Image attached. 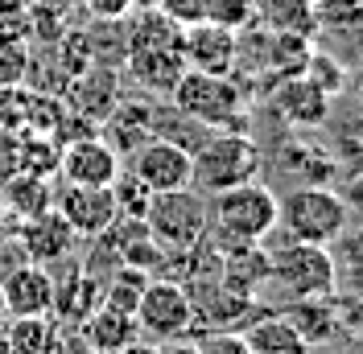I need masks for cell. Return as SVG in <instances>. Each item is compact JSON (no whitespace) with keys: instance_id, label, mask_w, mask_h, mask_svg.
<instances>
[{"instance_id":"f546056e","label":"cell","mask_w":363,"mask_h":354,"mask_svg":"<svg viewBox=\"0 0 363 354\" xmlns=\"http://www.w3.org/2000/svg\"><path fill=\"white\" fill-rule=\"evenodd\" d=\"M112 194H116V210H133L136 219L145 215V206H149V198H153V194H149V190H145L133 173H128V177H116V181H112Z\"/></svg>"},{"instance_id":"7a4b0ae2","label":"cell","mask_w":363,"mask_h":354,"mask_svg":"<svg viewBox=\"0 0 363 354\" xmlns=\"http://www.w3.org/2000/svg\"><path fill=\"white\" fill-rule=\"evenodd\" d=\"M277 227L285 239L326 247L347 227V206L326 185H294L285 198H277Z\"/></svg>"},{"instance_id":"1f68e13d","label":"cell","mask_w":363,"mask_h":354,"mask_svg":"<svg viewBox=\"0 0 363 354\" xmlns=\"http://www.w3.org/2000/svg\"><path fill=\"white\" fill-rule=\"evenodd\" d=\"M83 8L95 21H124L136 8V0H83Z\"/></svg>"},{"instance_id":"484cf974","label":"cell","mask_w":363,"mask_h":354,"mask_svg":"<svg viewBox=\"0 0 363 354\" xmlns=\"http://www.w3.org/2000/svg\"><path fill=\"white\" fill-rule=\"evenodd\" d=\"M145 285H149V272H145V268L124 264L112 280L104 285V305H108V309H120V313H133L136 317V301H140Z\"/></svg>"},{"instance_id":"3957f363","label":"cell","mask_w":363,"mask_h":354,"mask_svg":"<svg viewBox=\"0 0 363 354\" xmlns=\"http://www.w3.org/2000/svg\"><path fill=\"white\" fill-rule=\"evenodd\" d=\"M140 222L149 227V235L157 239V247H174V251H190L206 239V222H211V206L203 202V194L194 185L186 190H165L153 194Z\"/></svg>"},{"instance_id":"cb8c5ba5","label":"cell","mask_w":363,"mask_h":354,"mask_svg":"<svg viewBox=\"0 0 363 354\" xmlns=\"http://www.w3.org/2000/svg\"><path fill=\"white\" fill-rule=\"evenodd\" d=\"M161 45H178L182 50V25L169 21L161 8H149L128 25V54L133 50H161Z\"/></svg>"},{"instance_id":"4316f807","label":"cell","mask_w":363,"mask_h":354,"mask_svg":"<svg viewBox=\"0 0 363 354\" xmlns=\"http://www.w3.org/2000/svg\"><path fill=\"white\" fill-rule=\"evenodd\" d=\"M314 21L326 33H359L363 0H314Z\"/></svg>"},{"instance_id":"7c38bea8","label":"cell","mask_w":363,"mask_h":354,"mask_svg":"<svg viewBox=\"0 0 363 354\" xmlns=\"http://www.w3.org/2000/svg\"><path fill=\"white\" fill-rule=\"evenodd\" d=\"M13 239H17V247L25 251L29 264H54V260H67L79 235H74V227L54 206H45V210H38V215H29V219L17 222Z\"/></svg>"},{"instance_id":"ac0fdd59","label":"cell","mask_w":363,"mask_h":354,"mask_svg":"<svg viewBox=\"0 0 363 354\" xmlns=\"http://www.w3.org/2000/svg\"><path fill=\"white\" fill-rule=\"evenodd\" d=\"M99 305H104V285L95 276L74 272L70 285H58L54 280V309H50V317H58L62 326H83Z\"/></svg>"},{"instance_id":"9c48e42d","label":"cell","mask_w":363,"mask_h":354,"mask_svg":"<svg viewBox=\"0 0 363 354\" xmlns=\"http://www.w3.org/2000/svg\"><path fill=\"white\" fill-rule=\"evenodd\" d=\"M67 185H112L120 177V153L99 132L74 136L58 149V169Z\"/></svg>"},{"instance_id":"ab89813d","label":"cell","mask_w":363,"mask_h":354,"mask_svg":"<svg viewBox=\"0 0 363 354\" xmlns=\"http://www.w3.org/2000/svg\"><path fill=\"white\" fill-rule=\"evenodd\" d=\"M9 317V305H4V288H0V321Z\"/></svg>"},{"instance_id":"d6a6232c","label":"cell","mask_w":363,"mask_h":354,"mask_svg":"<svg viewBox=\"0 0 363 354\" xmlns=\"http://www.w3.org/2000/svg\"><path fill=\"white\" fill-rule=\"evenodd\" d=\"M157 8L178 25H194L203 21V0H157Z\"/></svg>"},{"instance_id":"7402d4cb","label":"cell","mask_w":363,"mask_h":354,"mask_svg":"<svg viewBox=\"0 0 363 354\" xmlns=\"http://www.w3.org/2000/svg\"><path fill=\"white\" fill-rule=\"evenodd\" d=\"M248 354H310V346L301 342V333L281 317V313H264L252 321V330L244 333Z\"/></svg>"},{"instance_id":"44dd1931","label":"cell","mask_w":363,"mask_h":354,"mask_svg":"<svg viewBox=\"0 0 363 354\" xmlns=\"http://www.w3.org/2000/svg\"><path fill=\"white\" fill-rule=\"evenodd\" d=\"M9 333V354H50L62 338V326L50 313H29V317H4Z\"/></svg>"},{"instance_id":"52a82bcc","label":"cell","mask_w":363,"mask_h":354,"mask_svg":"<svg viewBox=\"0 0 363 354\" xmlns=\"http://www.w3.org/2000/svg\"><path fill=\"white\" fill-rule=\"evenodd\" d=\"M136 326L153 342H174L194 330V305L190 292L174 276H149V285L136 301Z\"/></svg>"},{"instance_id":"f1b7e54d","label":"cell","mask_w":363,"mask_h":354,"mask_svg":"<svg viewBox=\"0 0 363 354\" xmlns=\"http://www.w3.org/2000/svg\"><path fill=\"white\" fill-rule=\"evenodd\" d=\"M301 74H306V79H310L318 91H326V95H339V91L347 87V70H342L335 58H326V54H314V50H310V58H306Z\"/></svg>"},{"instance_id":"4dcf8cb0","label":"cell","mask_w":363,"mask_h":354,"mask_svg":"<svg viewBox=\"0 0 363 354\" xmlns=\"http://www.w3.org/2000/svg\"><path fill=\"white\" fill-rule=\"evenodd\" d=\"M199 350L203 354H248V346H244V333L206 330L203 338H199Z\"/></svg>"},{"instance_id":"9a60e30c","label":"cell","mask_w":363,"mask_h":354,"mask_svg":"<svg viewBox=\"0 0 363 354\" xmlns=\"http://www.w3.org/2000/svg\"><path fill=\"white\" fill-rule=\"evenodd\" d=\"M128 74L136 79V87L153 91V95H169L178 87V79L186 74V58L178 45H161V50H133L128 54Z\"/></svg>"},{"instance_id":"2e32d148","label":"cell","mask_w":363,"mask_h":354,"mask_svg":"<svg viewBox=\"0 0 363 354\" xmlns=\"http://www.w3.org/2000/svg\"><path fill=\"white\" fill-rule=\"evenodd\" d=\"M306 346H322L339 333V309H335V292H322V297H294V305H285L281 313Z\"/></svg>"},{"instance_id":"8d00e7d4","label":"cell","mask_w":363,"mask_h":354,"mask_svg":"<svg viewBox=\"0 0 363 354\" xmlns=\"http://www.w3.org/2000/svg\"><path fill=\"white\" fill-rule=\"evenodd\" d=\"M161 354H203V350H199V342H182V338H174V342L161 346Z\"/></svg>"},{"instance_id":"8fae6325","label":"cell","mask_w":363,"mask_h":354,"mask_svg":"<svg viewBox=\"0 0 363 354\" xmlns=\"http://www.w3.org/2000/svg\"><path fill=\"white\" fill-rule=\"evenodd\" d=\"M182 58L190 70H203V74H231L240 62V38L235 29L215 21L182 25Z\"/></svg>"},{"instance_id":"f35d334b","label":"cell","mask_w":363,"mask_h":354,"mask_svg":"<svg viewBox=\"0 0 363 354\" xmlns=\"http://www.w3.org/2000/svg\"><path fill=\"white\" fill-rule=\"evenodd\" d=\"M347 87H355L363 95V58H359V67L355 70H347Z\"/></svg>"},{"instance_id":"60d3db41","label":"cell","mask_w":363,"mask_h":354,"mask_svg":"<svg viewBox=\"0 0 363 354\" xmlns=\"http://www.w3.org/2000/svg\"><path fill=\"white\" fill-rule=\"evenodd\" d=\"M355 354H363V333H359V338H355Z\"/></svg>"},{"instance_id":"8992f818","label":"cell","mask_w":363,"mask_h":354,"mask_svg":"<svg viewBox=\"0 0 363 354\" xmlns=\"http://www.w3.org/2000/svg\"><path fill=\"white\" fill-rule=\"evenodd\" d=\"M269 280L281 285L289 297H322L335 292V260L330 247L285 239L269 251Z\"/></svg>"},{"instance_id":"e0dca14e","label":"cell","mask_w":363,"mask_h":354,"mask_svg":"<svg viewBox=\"0 0 363 354\" xmlns=\"http://www.w3.org/2000/svg\"><path fill=\"white\" fill-rule=\"evenodd\" d=\"M79 338H83L95 354H112V350H120V346H128L133 338H140V326H136L133 313L99 305V309L79 326Z\"/></svg>"},{"instance_id":"e575fe53","label":"cell","mask_w":363,"mask_h":354,"mask_svg":"<svg viewBox=\"0 0 363 354\" xmlns=\"http://www.w3.org/2000/svg\"><path fill=\"white\" fill-rule=\"evenodd\" d=\"M50 354H95V350H91V346L83 342V338H79V333H70V338H58Z\"/></svg>"},{"instance_id":"603a6c76","label":"cell","mask_w":363,"mask_h":354,"mask_svg":"<svg viewBox=\"0 0 363 354\" xmlns=\"http://www.w3.org/2000/svg\"><path fill=\"white\" fill-rule=\"evenodd\" d=\"M326 247H330V260H335V288L339 292H359L363 288V222L355 231L342 227Z\"/></svg>"},{"instance_id":"83f0119b","label":"cell","mask_w":363,"mask_h":354,"mask_svg":"<svg viewBox=\"0 0 363 354\" xmlns=\"http://www.w3.org/2000/svg\"><path fill=\"white\" fill-rule=\"evenodd\" d=\"M203 21L227 25V29H248L256 25V0H203Z\"/></svg>"},{"instance_id":"5bb4252c","label":"cell","mask_w":363,"mask_h":354,"mask_svg":"<svg viewBox=\"0 0 363 354\" xmlns=\"http://www.w3.org/2000/svg\"><path fill=\"white\" fill-rule=\"evenodd\" d=\"M272 111H277L285 124H294V128H318V124L330 115V95L318 91L306 74H289V79H277Z\"/></svg>"},{"instance_id":"30bf717a","label":"cell","mask_w":363,"mask_h":354,"mask_svg":"<svg viewBox=\"0 0 363 354\" xmlns=\"http://www.w3.org/2000/svg\"><path fill=\"white\" fill-rule=\"evenodd\" d=\"M54 210L62 215V219L74 227V235H108L120 219V210H116V194L112 185H67L62 181V190L54 194Z\"/></svg>"},{"instance_id":"d4e9b609","label":"cell","mask_w":363,"mask_h":354,"mask_svg":"<svg viewBox=\"0 0 363 354\" xmlns=\"http://www.w3.org/2000/svg\"><path fill=\"white\" fill-rule=\"evenodd\" d=\"M281 165L297 177V185H326V181L335 177L330 153H322V149H314V144H294V149H285Z\"/></svg>"},{"instance_id":"ffe728a7","label":"cell","mask_w":363,"mask_h":354,"mask_svg":"<svg viewBox=\"0 0 363 354\" xmlns=\"http://www.w3.org/2000/svg\"><path fill=\"white\" fill-rule=\"evenodd\" d=\"M256 21L269 33H294V38H314V0H256Z\"/></svg>"},{"instance_id":"4fadbf2b","label":"cell","mask_w":363,"mask_h":354,"mask_svg":"<svg viewBox=\"0 0 363 354\" xmlns=\"http://www.w3.org/2000/svg\"><path fill=\"white\" fill-rule=\"evenodd\" d=\"M0 288H4L9 317H29V313H50L54 309V276L45 272V264L21 260L17 268L4 272Z\"/></svg>"},{"instance_id":"5b68a950","label":"cell","mask_w":363,"mask_h":354,"mask_svg":"<svg viewBox=\"0 0 363 354\" xmlns=\"http://www.w3.org/2000/svg\"><path fill=\"white\" fill-rule=\"evenodd\" d=\"M169 99L182 115H190L199 124L231 128V120H235V128H240V120H244V91L231 83V74H203V70L186 67L178 87L169 91Z\"/></svg>"},{"instance_id":"ba28073f","label":"cell","mask_w":363,"mask_h":354,"mask_svg":"<svg viewBox=\"0 0 363 354\" xmlns=\"http://www.w3.org/2000/svg\"><path fill=\"white\" fill-rule=\"evenodd\" d=\"M133 177L149 194L186 190L190 185V149L169 136H149L133 149Z\"/></svg>"},{"instance_id":"836d02e7","label":"cell","mask_w":363,"mask_h":354,"mask_svg":"<svg viewBox=\"0 0 363 354\" xmlns=\"http://www.w3.org/2000/svg\"><path fill=\"white\" fill-rule=\"evenodd\" d=\"M342 206H347V219L363 222V169H355V173L347 177V185H342Z\"/></svg>"},{"instance_id":"74e56055","label":"cell","mask_w":363,"mask_h":354,"mask_svg":"<svg viewBox=\"0 0 363 354\" xmlns=\"http://www.w3.org/2000/svg\"><path fill=\"white\" fill-rule=\"evenodd\" d=\"M13 231H17V219L0 206V239H13Z\"/></svg>"},{"instance_id":"d6986e66","label":"cell","mask_w":363,"mask_h":354,"mask_svg":"<svg viewBox=\"0 0 363 354\" xmlns=\"http://www.w3.org/2000/svg\"><path fill=\"white\" fill-rule=\"evenodd\" d=\"M0 190H4V202H0V206H4L17 222L29 219V215H38V210H45V206H54L50 177L33 173V169H21V173L4 177V181H0Z\"/></svg>"},{"instance_id":"277c9868","label":"cell","mask_w":363,"mask_h":354,"mask_svg":"<svg viewBox=\"0 0 363 354\" xmlns=\"http://www.w3.org/2000/svg\"><path fill=\"white\" fill-rule=\"evenodd\" d=\"M211 219L219 227V235H227V239L260 244L277 231V194L252 177L244 185L211 194Z\"/></svg>"},{"instance_id":"d590c367","label":"cell","mask_w":363,"mask_h":354,"mask_svg":"<svg viewBox=\"0 0 363 354\" xmlns=\"http://www.w3.org/2000/svg\"><path fill=\"white\" fill-rule=\"evenodd\" d=\"M112 354H161V346L157 342H145V338H133L128 346H120V350H112Z\"/></svg>"},{"instance_id":"6da1fadb","label":"cell","mask_w":363,"mask_h":354,"mask_svg":"<svg viewBox=\"0 0 363 354\" xmlns=\"http://www.w3.org/2000/svg\"><path fill=\"white\" fill-rule=\"evenodd\" d=\"M260 177V144L248 132H211L190 149V185L199 194H219Z\"/></svg>"}]
</instances>
